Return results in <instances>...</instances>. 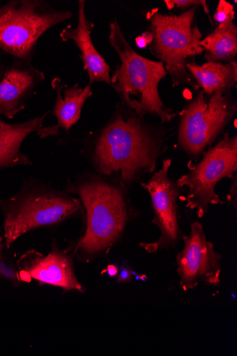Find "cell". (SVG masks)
I'll list each match as a JSON object with an SVG mask.
<instances>
[{
	"mask_svg": "<svg viewBox=\"0 0 237 356\" xmlns=\"http://www.w3.org/2000/svg\"><path fill=\"white\" fill-rule=\"evenodd\" d=\"M143 118L119 108L93 141L91 159L97 172L115 176L124 187L154 172L165 151V133Z\"/></svg>",
	"mask_w": 237,
	"mask_h": 356,
	"instance_id": "obj_1",
	"label": "cell"
},
{
	"mask_svg": "<svg viewBox=\"0 0 237 356\" xmlns=\"http://www.w3.org/2000/svg\"><path fill=\"white\" fill-rule=\"evenodd\" d=\"M69 191L79 195L85 213V232L75 252L81 260L90 262L107 254L118 242L135 213L121 184L89 177Z\"/></svg>",
	"mask_w": 237,
	"mask_h": 356,
	"instance_id": "obj_2",
	"label": "cell"
},
{
	"mask_svg": "<svg viewBox=\"0 0 237 356\" xmlns=\"http://www.w3.org/2000/svg\"><path fill=\"white\" fill-rule=\"evenodd\" d=\"M108 39L121 61L111 77V86L118 93L122 105L142 118L156 116L162 122L174 119L179 113L163 104L158 91L160 82L167 75L163 63L135 51L116 19L110 24Z\"/></svg>",
	"mask_w": 237,
	"mask_h": 356,
	"instance_id": "obj_3",
	"label": "cell"
},
{
	"mask_svg": "<svg viewBox=\"0 0 237 356\" xmlns=\"http://www.w3.org/2000/svg\"><path fill=\"white\" fill-rule=\"evenodd\" d=\"M197 7L179 15L153 12L149 16L152 40L149 49L161 61L173 86L199 87L187 69L188 60L204 52L199 46L202 34L195 22Z\"/></svg>",
	"mask_w": 237,
	"mask_h": 356,
	"instance_id": "obj_4",
	"label": "cell"
},
{
	"mask_svg": "<svg viewBox=\"0 0 237 356\" xmlns=\"http://www.w3.org/2000/svg\"><path fill=\"white\" fill-rule=\"evenodd\" d=\"M72 17L42 0H12L0 8V51L31 63L42 35Z\"/></svg>",
	"mask_w": 237,
	"mask_h": 356,
	"instance_id": "obj_5",
	"label": "cell"
},
{
	"mask_svg": "<svg viewBox=\"0 0 237 356\" xmlns=\"http://www.w3.org/2000/svg\"><path fill=\"white\" fill-rule=\"evenodd\" d=\"M0 209L4 216V238L8 248L31 230L85 213L80 200L54 191L28 188L0 202Z\"/></svg>",
	"mask_w": 237,
	"mask_h": 356,
	"instance_id": "obj_6",
	"label": "cell"
},
{
	"mask_svg": "<svg viewBox=\"0 0 237 356\" xmlns=\"http://www.w3.org/2000/svg\"><path fill=\"white\" fill-rule=\"evenodd\" d=\"M237 111L229 92L206 95L199 90L180 113L178 143L188 156L197 158L211 145Z\"/></svg>",
	"mask_w": 237,
	"mask_h": 356,
	"instance_id": "obj_7",
	"label": "cell"
},
{
	"mask_svg": "<svg viewBox=\"0 0 237 356\" xmlns=\"http://www.w3.org/2000/svg\"><path fill=\"white\" fill-rule=\"evenodd\" d=\"M237 172V137L225 134L215 146L202 156L199 163L177 181L188 190L186 207L195 211L199 218L211 206L223 205L215 191L217 184L224 178L233 179Z\"/></svg>",
	"mask_w": 237,
	"mask_h": 356,
	"instance_id": "obj_8",
	"label": "cell"
},
{
	"mask_svg": "<svg viewBox=\"0 0 237 356\" xmlns=\"http://www.w3.org/2000/svg\"><path fill=\"white\" fill-rule=\"evenodd\" d=\"M172 164V159H163L161 168L148 181L142 183L151 198L154 214L152 223L157 226L160 232L157 241L140 244L148 253L175 248L183 237L178 204L181 188L177 181L168 177Z\"/></svg>",
	"mask_w": 237,
	"mask_h": 356,
	"instance_id": "obj_9",
	"label": "cell"
},
{
	"mask_svg": "<svg viewBox=\"0 0 237 356\" xmlns=\"http://www.w3.org/2000/svg\"><path fill=\"white\" fill-rule=\"evenodd\" d=\"M182 238L184 247L177 257L180 287L188 291L201 283L220 284L222 255L207 239L202 225L198 220L193 222L190 234Z\"/></svg>",
	"mask_w": 237,
	"mask_h": 356,
	"instance_id": "obj_10",
	"label": "cell"
},
{
	"mask_svg": "<svg viewBox=\"0 0 237 356\" xmlns=\"http://www.w3.org/2000/svg\"><path fill=\"white\" fill-rule=\"evenodd\" d=\"M44 80V74L31 63L14 60L0 79V115L13 118Z\"/></svg>",
	"mask_w": 237,
	"mask_h": 356,
	"instance_id": "obj_11",
	"label": "cell"
},
{
	"mask_svg": "<svg viewBox=\"0 0 237 356\" xmlns=\"http://www.w3.org/2000/svg\"><path fill=\"white\" fill-rule=\"evenodd\" d=\"M21 270L28 272L32 278L44 284L58 286L67 291L85 289L75 274L71 257L65 252L54 250L47 257L35 251L24 254L17 262Z\"/></svg>",
	"mask_w": 237,
	"mask_h": 356,
	"instance_id": "obj_12",
	"label": "cell"
},
{
	"mask_svg": "<svg viewBox=\"0 0 237 356\" xmlns=\"http://www.w3.org/2000/svg\"><path fill=\"white\" fill-rule=\"evenodd\" d=\"M78 17L77 26L64 28L59 35L60 38L63 42L73 41L80 50V58L88 74L89 83L104 82L111 85V67L92 43L91 34L94 24L87 18L84 0L79 1Z\"/></svg>",
	"mask_w": 237,
	"mask_h": 356,
	"instance_id": "obj_13",
	"label": "cell"
},
{
	"mask_svg": "<svg viewBox=\"0 0 237 356\" xmlns=\"http://www.w3.org/2000/svg\"><path fill=\"white\" fill-rule=\"evenodd\" d=\"M51 86L56 93L54 114L58 124L54 127H44L38 134L42 138L58 134L59 129L69 132L80 120L83 107L92 95L90 83L83 88L79 83L70 87L63 83L60 78L56 77L51 82Z\"/></svg>",
	"mask_w": 237,
	"mask_h": 356,
	"instance_id": "obj_14",
	"label": "cell"
},
{
	"mask_svg": "<svg viewBox=\"0 0 237 356\" xmlns=\"http://www.w3.org/2000/svg\"><path fill=\"white\" fill-rule=\"evenodd\" d=\"M48 114L18 124L0 120V170L31 165L29 159L21 152L22 144L33 132L38 134L42 131Z\"/></svg>",
	"mask_w": 237,
	"mask_h": 356,
	"instance_id": "obj_15",
	"label": "cell"
},
{
	"mask_svg": "<svg viewBox=\"0 0 237 356\" xmlns=\"http://www.w3.org/2000/svg\"><path fill=\"white\" fill-rule=\"evenodd\" d=\"M187 69L199 88L206 95L228 93L236 86V60L227 63L208 61L202 65L190 62L187 64Z\"/></svg>",
	"mask_w": 237,
	"mask_h": 356,
	"instance_id": "obj_16",
	"label": "cell"
},
{
	"mask_svg": "<svg viewBox=\"0 0 237 356\" xmlns=\"http://www.w3.org/2000/svg\"><path fill=\"white\" fill-rule=\"evenodd\" d=\"M208 61L229 62L237 54V27L234 21L219 24L205 39L199 42ZM203 52V53H204Z\"/></svg>",
	"mask_w": 237,
	"mask_h": 356,
	"instance_id": "obj_17",
	"label": "cell"
},
{
	"mask_svg": "<svg viewBox=\"0 0 237 356\" xmlns=\"http://www.w3.org/2000/svg\"><path fill=\"white\" fill-rule=\"evenodd\" d=\"M164 3L169 10L174 8L186 10L193 7L202 6L205 12L209 15V10L205 0H165Z\"/></svg>",
	"mask_w": 237,
	"mask_h": 356,
	"instance_id": "obj_18",
	"label": "cell"
},
{
	"mask_svg": "<svg viewBox=\"0 0 237 356\" xmlns=\"http://www.w3.org/2000/svg\"><path fill=\"white\" fill-rule=\"evenodd\" d=\"M213 18L218 24L234 21L235 18L234 6L225 0H220Z\"/></svg>",
	"mask_w": 237,
	"mask_h": 356,
	"instance_id": "obj_19",
	"label": "cell"
},
{
	"mask_svg": "<svg viewBox=\"0 0 237 356\" xmlns=\"http://www.w3.org/2000/svg\"><path fill=\"white\" fill-rule=\"evenodd\" d=\"M152 40V35L150 31H145L142 36L136 39V44L140 49H145L149 46Z\"/></svg>",
	"mask_w": 237,
	"mask_h": 356,
	"instance_id": "obj_20",
	"label": "cell"
},
{
	"mask_svg": "<svg viewBox=\"0 0 237 356\" xmlns=\"http://www.w3.org/2000/svg\"><path fill=\"white\" fill-rule=\"evenodd\" d=\"M234 183L233 184V187L231 188L229 193H228V195L227 196L228 199V202L233 204H236V177L234 179Z\"/></svg>",
	"mask_w": 237,
	"mask_h": 356,
	"instance_id": "obj_21",
	"label": "cell"
},
{
	"mask_svg": "<svg viewBox=\"0 0 237 356\" xmlns=\"http://www.w3.org/2000/svg\"><path fill=\"white\" fill-rule=\"evenodd\" d=\"M132 277L133 275L131 271L126 269H124L119 273L117 277V282L120 283L129 282L131 280Z\"/></svg>",
	"mask_w": 237,
	"mask_h": 356,
	"instance_id": "obj_22",
	"label": "cell"
},
{
	"mask_svg": "<svg viewBox=\"0 0 237 356\" xmlns=\"http://www.w3.org/2000/svg\"><path fill=\"white\" fill-rule=\"evenodd\" d=\"M107 272L111 277H115L118 275L119 270L116 266L111 265L108 267Z\"/></svg>",
	"mask_w": 237,
	"mask_h": 356,
	"instance_id": "obj_23",
	"label": "cell"
},
{
	"mask_svg": "<svg viewBox=\"0 0 237 356\" xmlns=\"http://www.w3.org/2000/svg\"><path fill=\"white\" fill-rule=\"evenodd\" d=\"M19 275L22 280L27 282H30L31 281L32 277L28 272L25 270H21Z\"/></svg>",
	"mask_w": 237,
	"mask_h": 356,
	"instance_id": "obj_24",
	"label": "cell"
},
{
	"mask_svg": "<svg viewBox=\"0 0 237 356\" xmlns=\"http://www.w3.org/2000/svg\"><path fill=\"white\" fill-rule=\"evenodd\" d=\"M6 67L5 66L1 58H0V79L2 78Z\"/></svg>",
	"mask_w": 237,
	"mask_h": 356,
	"instance_id": "obj_25",
	"label": "cell"
}]
</instances>
